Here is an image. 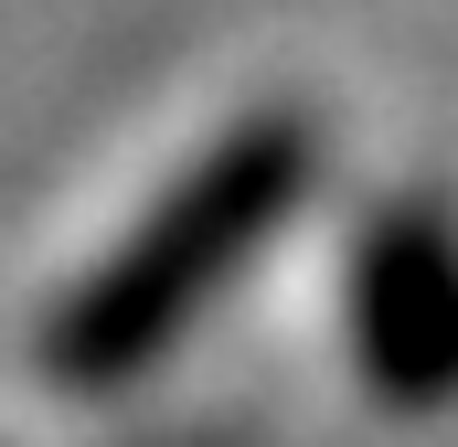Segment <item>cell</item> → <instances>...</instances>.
I'll list each match as a JSON object with an SVG mask.
<instances>
[{"instance_id": "6da1fadb", "label": "cell", "mask_w": 458, "mask_h": 447, "mask_svg": "<svg viewBox=\"0 0 458 447\" xmlns=\"http://www.w3.org/2000/svg\"><path fill=\"white\" fill-rule=\"evenodd\" d=\"M310 181H320V128H310V117H288V107L234 117L225 139L54 299V320H43V373L75 384V394H107L128 373H149V362L267 256V234L310 203Z\"/></svg>"}, {"instance_id": "7a4b0ae2", "label": "cell", "mask_w": 458, "mask_h": 447, "mask_svg": "<svg viewBox=\"0 0 458 447\" xmlns=\"http://www.w3.org/2000/svg\"><path fill=\"white\" fill-rule=\"evenodd\" d=\"M352 362L384 405H458V214L437 192H394L352 234Z\"/></svg>"}]
</instances>
